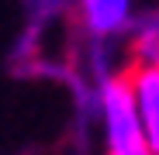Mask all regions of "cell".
Instances as JSON below:
<instances>
[{
	"label": "cell",
	"instance_id": "cell-1",
	"mask_svg": "<svg viewBox=\"0 0 159 155\" xmlns=\"http://www.w3.org/2000/svg\"><path fill=\"white\" fill-rule=\"evenodd\" d=\"M100 124L107 145L104 155H152L128 72H118L107 83H100Z\"/></svg>",
	"mask_w": 159,
	"mask_h": 155
},
{
	"label": "cell",
	"instance_id": "cell-3",
	"mask_svg": "<svg viewBox=\"0 0 159 155\" xmlns=\"http://www.w3.org/2000/svg\"><path fill=\"white\" fill-rule=\"evenodd\" d=\"M128 83L139 103V117L145 127V138L152 145V155H159V66H139L128 62Z\"/></svg>",
	"mask_w": 159,
	"mask_h": 155
},
{
	"label": "cell",
	"instance_id": "cell-2",
	"mask_svg": "<svg viewBox=\"0 0 159 155\" xmlns=\"http://www.w3.org/2000/svg\"><path fill=\"white\" fill-rule=\"evenodd\" d=\"M76 17L87 38H121L135 21V11L131 0H76Z\"/></svg>",
	"mask_w": 159,
	"mask_h": 155
}]
</instances>
